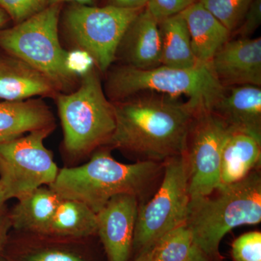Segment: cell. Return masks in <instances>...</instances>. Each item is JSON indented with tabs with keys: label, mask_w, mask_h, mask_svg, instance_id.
Instances as JSON below:
<instances>
[{
	"label": "cell",
	"mask_w": 261,
	"mask_h": 261,
	"mask_svg": "<svg viewBox=\"0 0 261 261\" xmlns=\"http://www.w3.org/2000/svg\"><path fill=\"white\" fill-rule=\"evenodd\" d=\"M116 128L108 146L138 159L164 163L183 155L195 102L145 92L114 102Z\"/></svg>",
	"instance_id": "1"
},
{
	"label": "cell",
	"mask_w": 261,
	"mask_h": 261,
	"mask_svg": "<svg viewBox=\"0 0 261 261\" xmlns=\"http://www.w3.org/2000/svg\"><path fill=\"white\" fill-rule=\"evenodd\" d=\"M163 171V163L125 164L113 159L108 149H99L88 163L59 169L49 187L61 199L80 201L97 214L115 196L138 197Z\"/></svg>",
	"instance_id": "2"
},
{
	"label": "cell",
	"mask_w": 261,
	"mask_h": 261,
	"mask_svg": "<svg viewBox=\"0 0 261 261\" xmlns=\"http://www.w3.org/2000/svg\"><path fill=\"white\" fill-rule=\"evenodd\" d=\"M261 221V175L255 170L241 181L220 186L210 195L192 197L186 224L199 249L212 260L220 257L225 235L243 225Z\"/></svg>",
	"instance_id": "3"
},
{
	"label": "cell",
	"mask_w": 261,
	"mask_h": 261,
	"mask_svg": "<svg viewBox=\"0 0 261 261\" xmlns=\"http://www.w3.org/2000/svg\"><path fill=\"white\" fill-rule=\"evenodd\" d=\"M56 100L67 153L78 159L108 145L116 128L114 106L94 64L81 75L75 91L59 93Z\"/></svg>",
	"instance_id": "4"
},
{
	"label": "cell",
	"mask_w": 261,
	"mask_h": 261,
	"mask_svg": "<svg viewBox=\"0 0 261 261\" xmlns=\"http://www.w3.org/2000/svg\"><path fill=\"white\" fill-rule=\"evenodd\" d=\"M106 73L103 87L113 102L136 94L152 92L176 98L183 95L201 110H211L225 91L209 65L187 69L161 65L140 69L119 64L111 66Z\"/></svg>",
	"instance_id": "5"
},
{
	"label": "cell",
	"mask_w": 261,
	"mask_h": 261,
	"mask_svg": "<svg viewBox=\"0 0 261 261\" xmlns=\"http://www.w3.org/2000/svg\"><path fill=\"white\" fill-rule=\"evenodd\" d=\"M62 4L51 5L11 28L0 29V48L51 81L60 93L73 92L80 75L70 68V51L60 42Z\"/></svg>",
	"instance_id": "6"
},
{
	"label": "cell",
	"mask_w": 261,
	"mask_h": 261,
	"mask_svg": "<svg viewBox=\"0 0 261 261\" xmlns=\"http://www.w3.org/2000/svg\"><path fill=\"white\" fill-rule=\"evenodd\" d=\"M144 8L123 9L110 5L71 3L63 11V34L73 50L85 53L98 70L106 73L116 61L123 34Z\"/></svg>",
	"instance_id": "7"
},
{
	"label": "cell",
	"mask_w": 261,
	"mask_h": 261,
	"mask_svg": "<svg viewBox=\"0 0 261 261\" xmlns=\"http://www.w3.org/2000/svg\"><path fill=\"white\" fill-rule=\"evenodd\" d=\"M163 171L162 182L154 197L139 205L133 247L140 252L186 222L190 196L184 154L166 160Z\"/></svg>",
	"instance_id": "8"
},
{
	"label": "cell",
	"mask_w": 261,
	"mask_h": 261,
	"mask_svg": "<svg viewBox=\"0 0 261 261\" xmlns=\"http://www.w3.org/2000/svg\"><path fill=\"white\" fill-rule=\"evenodd\" d=\"M56 126L34 130L0 145V179L10 199H20L56 180L59 168L44 140Z\"/></svg>",
	"instance_id": "9"
},
{
	"label": "cell",
	"mask_w": 261,
	"mask_h": 261,
	"mask_svg": "<svg viewBox=\"0 0 261 261\" xmlns=\"http://www.w3.org/2000/svg\"><path fill=\"white\" fill-rule=\"evenodd\" d=\"M228 129L211 110L195 113L184 154L190 198L210 195L220 187L221 149Z\"/></svg>",
	"instance_id": "10"
},
{
	"label": "cell",
	"mask_w": 261,
	"mask_h": 261,
	"mask_svg": "<svg viewBox=\"0 0 261 261\" xmlns=\"http://www.w3.org/2000/svg\"><path fill=\"white\" fill-rule=\"evenodd\" d=\"M138 209V197L123 194L112 197L97 213V233L108 261L129 260Z\"/></svg>",
	"instance_id": "11"
},
{
	"label": "cell",
	"mask_w": 261,
	"mask_h": 261,
	"mask_svg": "<svg viewBox=\"0 0 261 261\" xmlns=\"http://www.w3.org/2000/svg\"><path fill=\"white\" fill-rule=\"evenodd\" d=\"M209 65L222 87H261V38H231Z\"/></svg>",
	"instance_id": "12"
},
{
	"label": "cell",
	"mask_w": 261,
	"mask_h": 261,
	"mask_svg": "<svg viewBox=\"0 0 261 261\" xmlns=\"http://www.w3.org/2000/svg\"><path fill=\"white\" fill-rule=\"evenodd\" d=\"M161 43L159 22L144 8L128 25L116 53L120 64L140 69L161 65Z\"/></svg>",
	"instance_id": "13"
},
{
	"label": "cell",
	"mask_w": 261,
	"mask_h": 261,
	"mask_svg": "<svg viewBox=\"0 0 261 261\" xmlns=\"http://www.w3.org/2000/svg\"><path fill=\"white\" fill-rule=\"evenodd\" d=\"M228 128L252 135L261 142V88L252 85L225 87L211 110Z\"/></svg>",
	"instance_id": "14"
},
{
	"label": "cell",
	"mask_w": 261,
	"mask_h": 261,
	"mask_svg": "<svg viewBox=\"0 0 261 261\" xmlns=\"http://www.w3.org/2000/svg\"><path fill=\"white\" fill-rule=\"evenodd\" d=\"M59 91L39 70L6 53L0 55V99L22 101L33 97L56 99Z\"/></svg>",
	"instance_id": "15"
},
{
	"label": "cell",
	"mask_w": 261,
	"mask_h": 261,
	"mask_svg": "<svg viewBox=\"0 0 261 261\" xmlns=\"http://www.w3.org/2000/svg\"><path fill=\"white\" fill-rule=\"evenodd\" d=\"M261 142L240 130L228 129L221 149L220 186L241 181L260 168Z\"/></svg>",
	"instance_id": "16"
},
{
	"label": "cell",
	"mask_w": 261,
	"mask_h": 261,
	"mask_svg": "<svg viewBox=\"0 0 261 261\" xmlns=\"http://www.w3.org/2000/svg\"><path fill=\"white\" fill-rule=\"evenodd\" d=\"M50 126H56L55 117L40 98L0 102V145Z\"/></svg>",
	"instance_id": "17"
},
{
	"label": "cell",
	"mask_w": 261,
	"mask_h": 261,
	"mask_svg": "<svg viewBox=\"0 0 261 261\" xmlns=\"http://www.w3.org/2000/svg\"><path fill=\"white\" fill-rule=\"evenodd\" d=\"M180 14L188 27L197 63L210 65L216 51L231 39V33L198 1Z\"/></svg>",
	"instance_id": "18"
},
{
	"label": "cell",
	"mask_w": 261,
	"mask_h": 261,
	"mask_svg": "<svg viewBox=\"0 0 261 261\" xmlns=\"http://www.w3.org/2000/svg\"><path fill=\"white\" fill-rule=\"evenodd\" d=\"M62 199L49 187H40L18 199L10 221L18 230L48 236L49 228Z\"/></svg>",
	"instance_id": "19"
},
{
	"label": "cell",
	"mask_w": 261,
	"mask_h": 261,
	"mask_svg": "<svg viewBox=\"0 0 261 261\" xmlns=\"http://www.w3.org/2000/svg\"><path fill=\"white\" fill-rule=\"evenodd\" d=\"M159 25L161 65L182 69L200 65L194 55L188 27L181 14L164 19Z\"/></svg>",
	"instance_id": "20"
},
{
	"label": "cell",
	"mask_w": 261,
	"mask_h": 261,
	"mask_svg": "<svg viewBox=\"0 0 261 261\" xmlns=\"http://www.w3.org/2000/svg\"><path fill=\"white\" fill-rule=\"evenodd\" d=\"M97 232V214L80 201L62 199L48 236L85 238Z\"/></svg>",
	"instance_id": "21"
},
{
	"label": "cell",
	"mask_w": 261,
	"mask_h": 261,
	"mask_svg": "<svg viewBox=\"0 0 261 261\" xmlns=\"http://www.w3.org/2000/svg\"><path fill=\"white\" fill-rule=\"evenodd\" d=\"M204 257L207 256L196 245L191 231L185 223L163 235L155 243L151 261H197Z\"/></svg>",
	"instance_id": "22"
},
{
	"label": "cell",
	"mask_w": 261,
	"mask_h": 261,
	"mask_svg": "<svg viewBox=\"0 0 261 261\" xmlns=\"http://www.w3.org/2000/svg\"><path fill=\"white\" fill-rule=\"evenodd\" d=\"M232 34L254 0H197Z\"/></svg>",
	"instance_id": "23"
},
{
	"label": "cell",
	"mask_w": 261,
	"mask_h": 261,
	"mask_svg": "<svg viewBox=\"0 0 261 261\" xmlns=\"http://www.w3.org/2000/svg\"><path fill=\"white\" fill-rule=\"evenodd\" d=\"M49 6V0H0V8L15 24L20 23Z\"/></svg>",
	"instance_id": "24"
},
{
	"label": "cell",
	"mask_w": 261,
	"mask_h": 261,
	"mask_svg": "<svg viewBox=\"0 0 261 261\" xmlns=\"http://www.w3.org/2000/svg\"><path fill=\"white\" fill-rule=\"evenodd\" d=\"M233 261H261V233L250 231L233 241L231 246Z\"/></svg>",
	"instance_id": "25"
},
{
	"label": "cell",
	"mask_w": 261,
	"mask_h": 261,
	"mask_svg": "<svg viewBox=\"0 0 261 261\" xmlns=\"http://www.w3.org/2000/svg\"><path fill=\"white\" fill-rule=\"evenodd\" d=\"M20 261H88L85 257L71 250L59 247L35 249L24 254Z\"/></svg>",
	"instance_id": "26"
},
{
	"label": "cell",
	"mask_w": 261,
	"mask_h": 261,
	"mask_svg": "<svg viewBox=\"0 0 261 261\" xmlns=\"http://www.w3.org/2000/svg\"><path fill=\"white\" fill-rule=\"evenodd\" d=\"M195 0H148L146 9L159 23L164 19L180 14Z\"/></svg>",
	"instance_id": "27"
},
{
	"label": "cell",
	"mask_w": 261,
	"mask_h": 261,
	"mask_svg": "<svg viewBox=\"0 0 261 261\" xmlns=\"http://www.w3.org/2000/svg\"><path fill=\"white\" fill-rule=\"evenodd\" d=\"M261 23V0H254L249 7L241 23L231 34V37L250 38Z\"/></svg>",
	"instance_id": "28"
},
{
	"label": "cell",
	"mask_w": 261,
	"mask_h": 261,
	"mask_svg": "<svg viewBox=\"0 0 261 261\" xmlns=\"http://www.w3.org/2000/svg\"><path fill=\"white\" fill-rule=\"evenodd\" d=\"M148 0H106V5L123 9H140L145 8Z\"/></svg>",
	"instance_id": "29"
},
{
	"label": "cell",
	"mask_w": 261,
	"mask_h": 261,
	"mask_svg": "<svg viewBox=\"0 0 261 261\" xmlns=\"http://www.w3.org/2000/svg\"><path fill=\"white\" fill-rule=\"evenodd\" d=\"M98 0H49V5L63 4V3H76V4L94 6Z\"/></svg>",
	"instance_id": "30"
},
{
	"label": "cell",
	"mask_w": 261,
	"mask_h": 261,
	"mask_svg": "<svg viewBox=\"0 0 261 261\" xmlns=\"http://www.w3.org/2000/svg\"><path fill=\"white\" fill-rule=\"evenodd\" d=\"M154 245L152 247H147V248L140 252V255L134 261H151L152 252H153Z\"/></svg>",
	"instance_id": "31"
},
{
	"label": "cell",
	"mask_w": 261,
	"mask_h": 261,
	"mask_svg": "<svg viewBox=\"0 0 261 261\" xmlns=\"http://www.w3.org/2000/svg\"><path fill=\"white\" fill-rule=\"evenodd\" d=\"M7 239V226L0 218V254L3 252Z\"/></svg>",
	"instance_id": "32"
},
{
	"label": "cell",
	"mask_w": 261,
	"mask_h": 261,
	"mask_svg": "<svg viewBox=\"0 0 261 261\" xmlns=\"http://www.w3.org/2000/svg\"><path fill=\"white\" fill-rule=\"evenodd\" d=\"M10 200L9 195H8V189L4 182L0 179V207L6 202Z\"/></svg>",
	"instance_id": "33"
},
{
	"label": "cell",
	"mask_w": 261,
	"mask_h": 261,
	"mask_svg": "<svg viewBox=\"0 0 261 261\" xmlns=\"http://www.w3.org/2000/svg\"><path fill=\"white\" fill-rule=\"evenodd\" d=\"M10 20V18L8 14L0 8V29L3 28L5 24H7Z\"/></svg>",
	"instance_id": "34"
},
{
	"label": "cell",
	"mask_w": 261,
	"mask_h": 261,
	"mask_svg": "<svg viewBox=\"0 0 261 261\" xmlns=\"http://www.w3.org/2000/svg\"><path fill=\"white\" fill-rule=\"evenodd\" d=\"M197 261H211V260H210V259L208 258V257H202V258L200 259V260H198Z\"/></svg>",
	"instance_id": "35"
},
{
	"label": "cell",
	"mask_w": 261,
	"mask_h": 261,
	"mask_svg": "<svg viewBox=\"0 0 261 261\" xmlns=\"http://www.w3.org/2000/svg\"><path fill=\"white\" fill-rule=\"evenodd\" d=\"M0 261H8V260H7V259H5V258H0Z\"/></svg>",
	"instance_id": "36"
},
{
	"label": "cell",
	"mask_w": 261,
	"mask_h": 261,
	"mask_svg": "<svg viewBox=\"0 0 261 261\" xmlns=\"http://www.w3.org/2000/svg\"><path fill=\"white\" fill-rule=\"evenodd\" d=\"M195 1H197V0H195Z\"/></svg>",
	"instance_id": "37"
}]
</instances>
